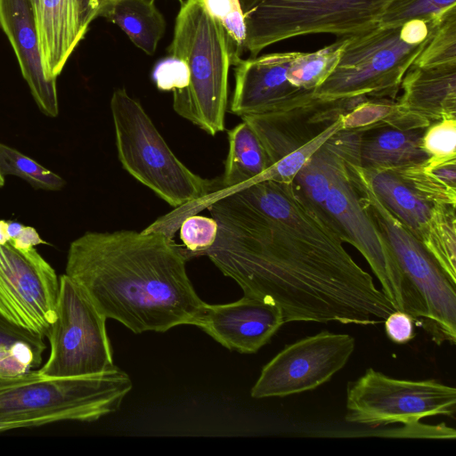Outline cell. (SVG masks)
<instances>
[{"mask_svg": "<svg viewBox=\"0 0 456 456\" xmlns=\"http://www.w3.org/2000/svg\"><path fill=\"white\" fill-rule=\"evenodd\" d=\"M396 99L397 111L389 126L426 129L431 124L456 118V64L416 67L405 73Z\"/></svg>", "mask_w": 456, "mask_h": 456, "instance_id": "cell-17", "label": "cell"}, {"mask_svg": "<svg viewBox=\"0 0 456 456\" xmlns=\"http://www.w3.org/2000/svg\"><path fill=\"white\" fill-rule=\"evenodd\" d=\"M346 408L349 423L408 427L426 417L452 416L456 389L436 379H399L369 368L348 383Z\"/></svg>", "mask_w": 456, "mask_h": 456, "instance_id": "cell-11", "label": "cell"}, {"mask_svg": "<svg viewBox=\"0 0 456 456\" xmlns=\"http://www.w3.org/2000/svg\"><path fill=\"white\" fill-rule=\"evenodd\" d=\"M284 323L280 307L243 296L228 304L206 303L195 326L229 350L254 354L267 344Z\"/></svg>", "mask_w": 456, "mask_h": 456, "instance_id": "cell-16", "label": "cell"}, {"mask_svg": "<svg viewBox=\"0 0 456 456\" xmlns=\"http://www.w3.org/2000/svg\"><path fill=\"white\" fill-rule=\"evenodd\" d=\"M294 52L273 53L235 64V86L230 111L238 116L287 110L314 100V90L295 86L288 78Z\"/></svg>", "mask_w": 456, "mask_h": 456, "instance_id": "cell-14", "label": "cell"}, {"mask_svg": "<svg viewBox=\"0 0 456 456\" xmlns=\"http://www.w3.org/2000/svg\"><path fill=\"white\" fill-rule=\"evenodd\" d=\"M106 320L77 282L61 275L55 318L46 336L50 354L37 370L46 376L73 378L113 369Z\"/></svg>", "mask_w": 456, "mask_h": 456, "instance_id": "cell-10", "label": "cell"}, {"mask_svg": "<svg viewBox=\"0 0 456 456\" xmlns=\"http://www.w3.org/2000/svg\"><path fill=\"white\" fill-rule=\"evenodd\" d=\"M354 348L352 336L328 330L299 339L263 367L250 395L283 397L315 389L344 368Z\"/></svg>", "mask_w": 456, "mask_h": 456, "instance_id": "cell-12", "label": "cell"}, {"mask_svg": "<svg viewBox=\"0 0 456 456\" xmlns=\"http://www.w3.org/2000/svg\"><path fill=\"white\" fill-rule=\"evenodd\" d=\"M455 7L456 0H393L379 25L397 27L413 19L438 22Z\"/></svg>", "mask_w": 456, "mask_h": 456, "instance_id": "cell-31", "label": "cell"}, {"mask_svg": "<svg viewBox=\"0 0 456 456\" xmlns=\"http://www.w3.org/2000/svg\"><path fill=\"white\" fill-rule=\"evenodd\" d=\"M110 110L118 157L137 181L174 208L198 202L207 208L221 182L191 172L170 150L142 104L125 88L112 94Z\"/></svg>", "mask_w": 456, "mask_h": 456, "instance_id": "cell-5", "label": "cell"}, {"mask_svg": "<svg viewBox=\"0 0 456 456\" xmlns=\"http://www.w3.org/2000/svg\"><path fill=\"white\" fill-rule=\"evenodd\" d=\"M210 13L219 20L231 44L232 60L240 58L246 38L245 17L239 0H203Z\"/></svg>", "mask_w": 456, "mask_h": 456, "instance_id": "cell-33", "label": "cell"}, {"mask_svg": "<svg viewBox=\"0 0 456 456\" xmlns=\"http://www.w3.org/2000/svg\"><path fill=\"white\" fill-rule=\"evenodd\" d=\"M396 111V100L367 98L342 115V128L364 131L381 126H389Z\"/></svg>", "mask_w": 456, "mask_h": 456, "instance_id": "cell-32", "label": "cell"}, {"mask_svg": "<svg viewBox=\"0 0 456 456\" xmlns=\"http://www.w3.org/2000/svg\"><path fill=\"white\" fill-rule=\"evenodd\" d=\"M46 349L45 337L0 314V377L37 369Z\"/></svg>", "mask_w": 456, "mask_h": 456, "instance_id": "cell-25", "label": "cell"}, {"mask_svg": "<svg viewBox=\"0 0 456 456\" xmlns=\"http://www.w3.org/2000/svg\"><path fill=\"white\" fill-rule=\"evenodd\" d=\"M428 43L412 66L436 67L456 64V7L438 22H428Z\"/></svg>", "mask_w": 456, "mask_h": 456, "instance_id": "cell-29", "label": "cell"}, {"mask_svg": "<svg viewBox=\"0 0 456 456\" xmlns=\"http://www.w3.org/2000/svg\"><path fill=\"white\" fill-rule=\"evenodd\" d=\"M367 98L321 100L316 97L287 110L244 115L241 118L256 133L273 164L314 139Z\"/></svg>", "mask_w": 456, "mask_h": 456, "instance_id": "cell-15", "label": "cell"}, {"mask_svg": "<svg viewBox=\"0 0 456 456\" xmlns=\"http://www.w3.org/2000/svg\"><path fill=\"white\" fill-rule=\"evenodd\" d=\"M0 28L17 57L21 75L40 110L50 118L59 114L56 81L44 73L31 0H0Z\"/></svg>", "mask_w": 456, "mask_h": 456, "instance_id": "cell-18", "label": "cell"}, {"mask_svg": "<svg viewBox=\"0 0 456 456\" xmlns=\"http://www.w3.org/2000/svg\"><path fill=\"white\" fill-rule=\"evenodd\" d=\"M99 16L120 28L136 47L149 55L156 52L166 30V20L155 0H110Z\"/></svg>", "mask_w": 456, "mask_h": 456, "instance_id": "cell-22", "label": "cell"}, {"mask_svg": "<svg viewBox=\"0 0 456 456\" xmlns=\"http://www.w3.org/2000/svg\"><path fill=\"white\" fill-rule=\"evenodd\" d=\"M45 77L56 81L90 23L85 0H31Z\"/></svg>", "mask_w": 456, "mask_h": 456, "instance_id": "cell-19", "label": "cell"}, {"mask_svg": "<svg viewBox=\"0 0 456 456\" xmlns=\"http://www.w3.org/2000/svg\"><path fill=\"white\" fill-rule=\"evenodd\" d=\"M217 223L213 217L191 215L180 225V238L190 256L203 255L216 241Z\"/></svg>", "mask_w": 456, "mask_h": 456, "instance_id": "cell-34", "label": "cell"}, {"mask_svg": "<svg viewBox=\"0 0 456 456\" xmlns=\"http://www.w3.org/2000/svg\"><path fill=\"white\" fill-rule=\"evenodd\" d=\"M109 1H110V0H108V1H107V3H108Z\"/></svg>", "mask_w": 456, "mask_h": 456, "instance_id": "cell-44", "label": "cell"}, {"mask_svg": "<svg viewBox=\"0 0 456 456\" xmlns=\"http://www.w3.org/2000/svg\"><path fill=\"white\" fill-rule=\"evenodd\" d=\"M0 172L4 176L15 175L26 180L35 188L47 191L60 190L65 183L59 175L2 142H0Z\"/></svg>", "mask_w": 456, "mask_h": 456, "instance_id": "cell-30", "label": "cell"}, {"mask_svg": "<svg viewBox=\"0 0 456 456\" xmlns=\"http://www.w3.org/2000/svg\"><path fill=\"white\" fill-rule=\"evenodd\" d=\"M350 179L360 200L384 235L403 273L420 296L427 319L423 329L440 345L456 341V284L433 256L381 203L360 165L359 158L347 162Z\"/></svg>", "mask_w": 456, "mask_h": 456, "instance_id": "cell-7", "label": "cell"}, {"mask_svg": "<svg viewBox=\"0 0 456 456\" xmlns=\"http://www.w3.org/2000/svg\"><path fill=\"white\" fill-rule=\"evenodd\" d=\"M4 184V176L0 172V188Z\"/></svg>", "mask_w": 456, "mask_h": 456, "instance_id": "cell-43", "label": "cell"}, {"mask_svg": "<svg viewBox=\"0 0 456 456\" xmlns=\"http://www.w3.org/2000/svg\"><path fill=\"white\" fill-rule=\"evenodd\" d=\"M132 388L129 375L117 366L73 378L37 370L0 377V432L63 420L94 421L118 410Z\"/></svg>", "mask_w": 456, "mask_h": 456, "instance_id": "cell-3", "label": "cell"}, {"mask_svg": "<svg viewBox=\"0 0 456 456\" xmlns=\"http://www.w3.org/2000/svg\"><path fill=\"white\" fill-rule=\"evenodd\" d=\"M421 143L429 158H456V118H446L431 124L425 129Z\"/></svg>", "mask_w": 456, "mask_h": 456, "instance_id": "cell-35", "label": "cell"}, {"mask_svg": "<svg viewBox=\"0 0 456 456\" xmlns=\"http://www.w3.org/2000/svg\"><path fill=\"white\" fill-rule=\"evenodd\" d=\"M58 292L59 278L36 248L0 244V314L46 338Z\"/></svg>", "mask_w": 456, "mask_h": 456, "instance_id": "cell-13", "label": "cell"}, {"mask_svg": "<svg viewBox=\"0 0 456 456\" xmlns=\"http://www.w3.org/2000/svg\"><path fill=\"white\" fill-rule=\"evenodd\" d=\"M428 24L424 20L413 19L404 22L400 28L402 39L409 44H421L428 39Z\"/></svg>", "mask_w": 456, "mask_h": 456, "instance_id": "cell-38", "label": "cell"}, {"mask_svg": "<svg viewBox=\"0 0 456 456\" xmlns=\"http://www.w3.org/2000/svg\"><path fill=\"white\" fill-rule=\"evenodd\" d=\"M108 0H85L89 17L94 20Z\"/></svg>", "mask_w": 456, "mask_h": 456, "instance_id": "cell-40", "label": "cell"}, {"mask_svg": "<svg viewBox=\"0 0 456 456\" xmlns=\"http://www.w3.org/2000/svg\"><path fill=\"white\" fill-rule=\"evenodd\" d=\"M190 255L166 233L87 232L69 248L65 274L108 319L135 334L195 325L206 303L187 274Z\"/></svg>", "mask_w": 456, "mask_h": 456, "instance_id": "cell-2", "label": "cell"}, {"mask_svg": "<svg viewBox=\"0 0 456 456\" xmlns=\"http://www.w3.org/2000/svg\"><path fill=\"white\" fill-rule=\"evenodd\" d=\"M361 131L341 129L327 140L297 172L293 184L330 225L325 200L338 167L359 154Z\"/></svg>", "mask_w": 456, "mask_h": 456, "instance_id": "cell-20", "label": "cell"}, {"mask_svg": "<svg viewBox=\"0 0 456 456\" xmlns=\"http://www.w3.org/2000/svg\"><path fill=\"white\" fill-rule=\"evenodd\" d=\"M395 173L431 205L456 206V158L433 159Z\"/></svg>", "mask_w": 456, "mask_h": 456, "instance_id": "cell-26", "label": "cell"}, {"mask_svg": "<svg viewBox=\"0 0 456 456\" xmlns=\"http://www.w3.org/2000/svg\"><path fill=\"white\" fill-rule=\"evenodd\" d=\"M424 131L390 126L361 131V167L366 170L397 172L424 162L429 158L422 148Z\"/></svg>", "mask_w": 456, "mask_h": 456, "instance_id": "cell-21", "label": "cell"}, {"mask_svg": "<svg viewBox=\"0 0 456 456\" xmlns=\"http://www.w3.org/2000/svg\"><path fill=\"white\" fill-rule=\"evenodd\" d=\"M24 226V224L15 221H7V233L9 240H12L15 239L20 233Z\"/></svg>", "mask_w": 456, "mask_h": 456, "instance_id": "cell-41", "label": "cell"}, {"mask_svg": "<svg viewBox=\"0 0 456 456\" xmlns=\"http://www.w3.org/2000/svg\"><path fill=\"white\" fill-rule=\"evenodd\" d=\"M169 53L185 63L189 74L187 86L173 92L174 110L210 135L224 131L232 52L203 0L182 3Z\"/></svg>", "mask_w": 456, "mask_h": 456, "instance_id": "cell-4", "label": "cell"}, {"mask_svg": "<svg viewBox=\"0 0 456 456\" xmlns=\"http://www.w3.org/2000/svg\"><path fill=\"white\" fill-rule=\"evenodd\" d=\"M14 247L20 249H28L46 242L41 239L37 230L31 226H24L20 233L10 240Z\"/></svg>", "mask_w": 456, "mask_h": 456, "instance_id": "cell-39", "label": "cell"}, {"mask_svg": "<svg viewBox=\"0 0 456 456\" xmlns=\"http://www.w3.org/2000/svg\"><path fill=\"white\" fill-rule=\"evenodd\" d=\"M246 38L244 51L265 48L298 36L331 34L347 38L379 26L393 0H239Z\"/></svg>", "mask_w": 456, "mask_h": 456, "instance_id": "cell-6", "label": "cell"}, {"mask_svg": "<svg viewBox=\"0 0 456 456\" xmlns=\"http://www.w3.org/2000/svg\"><path fill=\"white\" fill-rule=\"evenodd\" d=\"M229 151L221 187L248 184L271 165L259 138L244 121L228 132Z\"/></svg>", "mask_w": 456, "mask_h": 456, "instance_id": "cell-24", "label": "cell"}, {"mask_svg": "<svg viewBox=\"0 0 456 456\" xmlns=\"http://www.w3.org/2000/svg\"><path fill=\"white\" fill-rule=\"evenodd\" d=\"M352 158L341 163L332 175L325 200L330 224L344 242L350 243L363 256L379 281L382 292L396 310L409 314L423 327L427 319L425 305L360 200L347 170V162Z\"/></svg>", "mask_w": 456, "mask_h": 456, "instance_id": "cell-9", "label": "cell"}, {"mask_svg": "<svg viewBox=\"0 0 456 456\" xmlns=\"http://www.w3.org/2000/svg\"><path fill=\"white\" fill-rule=\"evenodd\" d=\"M452 283L456 284L455 208L435 204L420 240Z\"/></svg>", "mask_w": 456, "mask_h": 456, "instance_id": "cell-27", "label": "cell"}, {"mask_svg": "<svg viewBox=\"0 0 456 456\" xmlns=\"http://www.w3.org/2000/svg\"><path fill=\"white\" fill-rule=\"evenodd\" d=\"M207 208L218 228L203 255L285 322L370 325L396 310L293 183L220 189Z\"/></svg>", "mask_w": 456, "mask_h": 456, "instance_id": "cell-1", "label": "cell"}, {"mask_svg": "<svg viewBox=\"0 0 456 456\" xmlns=\"http://www.w3.org/2000/svg\"><path fill=\"white\" fill-rule=\"evenodd\" d=\"M9 240L7 233V221L0 220V244H5Z\"/></svg>", "mask_w": 456, "mask_h": 456, "instance_id": "cell-42", "label": "cell"}, {"mask_svg": "<svg viewBox=\"0 0 456 456\" xmlns=\"http://www.w3.org/2000/svg\"><path fill=\"white\" fill-rule=\"evenodd\" d=\"M346 40L337 39L333 44L312 53L294 52L288 69L289 80L297 87L315 91L335 69Z\"/></svg>", "mask_w": 456, "mask_h": 456, "instance_id": "cell-28", "label": "cell"}, {"mask_svg": "<svg viewBox=\"0 0 456 456\" xmlns=\"http://www.w3.org/2000/svg\"><path fill=\"white\" fill-rule=\"evenodd\" d=\"M414 322L411 315L395 310L384 320L386 334L395 344H406L415 336Z\"/></svg>", "mask_w": 456, "mask_h": 456, "instance_id": "cell-37", "label": "cell"}, {"mask_svg": "<svg viewBox=\"0 0 456 456\" xmlns=\"http://www.w3.org/2000/svg\"><path fill=\"white\" fill-rule=\"evenodd\" d=\"M152 78L159 90L174 92L187 86L189 74L185 63L170 55L156 65Z\"/></svg>", "mask_w": 456, "mask_h": 456, "instance_id": "cell-36", "label": "cell"}, {"mask_svg": "<svg viewBox=\"0 0 456 456\" xmlns=\"http://www.w3.org/2000/svg\"><path fill=\"white\" fill-rule=\"evenodd\" d=\"M363 170L381 203L421 240L430 219L432 205L418 195L395 173Z\"/></svg>", "mask_w": 456, "mask_h": 456, "instance_id": "cell-23", "label": "cell"}, {"mask_svg": "<svg viewBox=\"0 0 456 456\" xmlns=\"http://www.w3.org/2000/svg\"><path fill=\"white\" fill-rule=\"evenodd\" d=\"M400 28L379 25L347 37L332 73L315 89V97L396 100L405 73L428 39L418 45L409 44L402 39Z\"/></svg>", "mask_w": 456, "mask_h": 456, "instance_id": "cell-8", "label": "cell"}]
</instances>
